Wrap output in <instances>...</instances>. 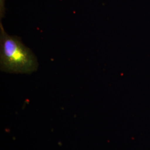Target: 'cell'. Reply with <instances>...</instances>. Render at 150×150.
Segmentation results:
<instances>
[{
	"label": "cell",
	"instance_id": "cell-1",
	"mask_svg": "<svg viewBox=\"0 0 150 150\" xmlns=\"http://www.w3.org/2000/svg\"><path fill=\"white\" fill-rule=\"evenodd\" d=\"M38 59L21 38L10 36L0 24V67L4 72L30 74L38 70Z\"/></svg>",
	"mask_w": 150,
	"mask_h": 150
},
{
	"label": "cell",
	"instance_id": "cell-2",
	"mask_svg": "<svg viewBox=\"0 0 150 150\" xmlns=\"http://www.w3.org/2000/svg\"><path fill=\"white\" fill-rule=\"evenodd\" d=\"M4 2H5L4 0H1V17H2V16L4 15V13L5 12L4 10Z\"/></svg>",
	"mask_w": 150,
	"mask_h": 150
}]
</instances>
